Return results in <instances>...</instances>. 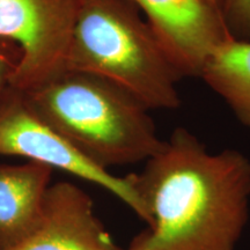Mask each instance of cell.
I'll list each match as a JSON object with an SVG mask.
<instances>
[{"label":"cell","instance_id":"obj_1","mask_svg":"<svg viewBox=\"0 0 250 250\" xmlns=\"http://www.w3.org/2000/svg\"><path fill=\"white\" fill-rule=\"evenodd\" d=\"M146 228L125 250H236L250 214V158L210 152L176 127L142 171L130 174Z\"/></svg>","mask_w":250,"mask_h":250},{"label":"cell","instance_id":"obj_2","mask_svg":"<svg viewBox=\"0 0 250 250\" xmlns=\"http://www.w3.org/2000/svg\"><path fill=\"white\" fill-rule=\"evenodd\" d=\"M21 93L41 120L104 169L146 162L164 143L149 109L103 78L66 70Z\"/></svg>","mask_w":250,"mask_h":250},{"label":"cell","instance_id":"obj_3","mask_svg":"<svg viewBox=\"0 0 250 250\" xmlns=\"http://www.w3.org/2000/svg\"><path fill=\"white\" fill-rule=\"evenodd\" d=\"M66 70L111 81L149 110L181 107L184 76L131 0H80Z\"/></svg>","mask_w":250,"mask_h":250},{"label":"cell","instance_id":"obj_4","mask_svg":"<svg viewBox=\"0 0 250 250\" xmlns=\"http://www.w3.org/2000/svg\"><path fill=\"white\" fill-rule=\"evenodd\" d=\"M0 155H17L96 184L147 221V214L130 175L121 177L90 160L73 144L42 121L12 88L0 98Z\"/></svg>","mask_w":250,"mask_h":250},{"label":"cell","instance_id":"obj_5","mask_svg":"<svg viewBox=\"0 0 250 250\" xmlns=\"http://www.w3.org/2000/svg\"><path fill=\"white\" fill-rule=\"evenodd\" d=\"M80 0H0V41L20 51L12 88L27 92L67 67Z\"/></svg>","mask_w":250,"mask_h":250},{"label":"cell","instance_id":"obj_6","mask_svg":"<svg viewBox=\"0 0 250 250\" xmlns=\"http://www.w3.org/2000/svg\"><path fill=\"white\" fill-rule=\"evenodd\" d=\"M142 12L184 77L199 78L219 44L230 39L211 0H131Z\"/></svg>","mask_w":250,"mask_h":250},{"label":"cell","instance_id":"obj_7","mask_svg":"<svg viewBox=\"0 0 250 250\" xmlns=\"http://www.w3.org/2000/svg\"><path fill=\"white\" fill-rule=\"evenodd\" d=\"M6 250H125L115 242L93 199L70 182L51 184L42 213L22 240Z\"/></svg>","mask_w":250,"mask_h":250},{"label":"cell","instance_id":"obj_8","mask_svg":"<svg viewBox=\"0 0 250 250\" xmlns=\"http://www.w3.org/2000/svg\"><path fill=\"white\" fill-rule=\"evenodd\" d=\"M52 170L33 161L0 165V250L22 240L39 221Z\"/></svg>","mask_w":250,"mask_h":250},{"label":"cell","instance_id":"obj_9","mask_svg":"<svg viewBox=\"0 0 250 250\" xmlns=\"http://www.w3.org/2000/svg\"><path fill=\"white\" fill-rule=\"evenodd\" d=\"M199 78L250 132V41L230 37L219 44L205 61Z\"/></svg>","mask_w":250,"mask_h":250},{"label":"cell","instance_id":"obj_10","mask_svg":"<svg viewBox=\"0 0 250 250\" xmlns=\"http://www.w3.org/2000/svg\"><path fill=\"white\" fill-rule=\"evenodd\" d=\"M221 12L229 36L250 41V0H224Z\"/></svg>","mask_w":250,"mask_h":250},{"label":"cell","instance_id":"obj_11","mask_svg":"<svg viewBox=\"0 0 250 250\" xmlns=\"http://www.w3.org/2000/svg\"><path fill=\"white\" fill-rule=\"evenodd\" d=\"M19 59L20 51L17 46L6 41H0V98L11 86Z\"/></svg>","mask_w":250,"mask_h":250},{"label":"cell","instance_id":"obj_12","mask_svg":"<svg viewBox=\"0 0 250 250\" xmlns=\"http://www.w3.org/2000/svg\"><path fill=\"white\" fill-rule=\"evenodd\" d=\"M212 2H213V5L217 7L219 11L221 12V9H223V1L224 0H211Z\"/></svg>","mask_w":250,"mask_h":250}]
</instances>
